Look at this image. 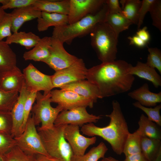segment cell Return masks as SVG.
<instances>
[{
    "label": "cell",
    "instance_id": "17",
    "mask_svg": "<svg viewBox=\"0 0 161 161\" xmlns=\"http://www.w3.org/2000/svg\"><path fill=\"white\" fill-rule=\"evenodd\" d=\"M61 89L72 91L88 99L94 103L100 98L97 87L88 80H83L71 82L60 87Z\"/></svg>",
    "mask_w": 161,
    "mask_h": 161
},
{
    "label": "cell",
    "instance_id": "26",
    "mask_svg": "<svg viewBox=\"0 0 161 161\" xmlns=\"http://www.w3.org/2000/svg\"><path fill=\"white\" fill-rule=\"evenodd\" d=\"M137 129L142 137L161 140V131L160 126L142 114L138 122Z\"/></svg>",
    "mask_w": 161,
    "mask_h": 161
},
{
    "label": "cell",
    "instance_id": "7",
    "mask_svg": "<svg viewBox=\"0 0 161 161\" xmlns=\"http://www.w3.org/2000/svg\"><path fill=\"white\" fill-rule=\"evenodd\" d=\"M14 138L17 145L27 154L48 156L36 128L33 115H30L21 134Z\"/></svg>",
    "mask_w": 161,
    "mask_h": 161
},
{
    "label": "cell",
    "instance_id": "4",
    "mask_svg": "<svg viewBox=\"0 0 161 161\" xmlns=\"http://www.w3.org/2000/svg\"><path fill=\"white\" fill-rule=\"evenodd\" d=\"M91 46L102 62L115 60L118 37L106 22L99 23L89 34Z\"/></svg>",
    "mask_w": 161,
    "mask_h": 161
},
{
    "label": "cell",
    "instance_id": "41",
    "mask_svg": "<svg viewBox=\"0 0 161 161\" xmlns=\"http://www.w3.org/2000/svg\"><path fill=\"white\" fill-rule=\"evenodd\" d=\"M37 93L36 92H30L25 101L24 108V117L23 131L30 115V112L31 111L33 104L36 100Z\"/></svg>",
    "mask_w": 161,
    "mask_h": 161
},
{
    "label": "cell",
    "instance_id": "30",
    "mask_svg": "<svg viewBox=\"0 0 161 161\" xmlns=\"http://www.w3.org/2000/svg\"><path fill=\"white\" fill-rule=\"evenodd\" d=\"M106 22L110 26L118 37L120 33L128 29L133 24L120 14L117 13H108Z\"/></svg>",
    "mask_w": 161,
    "mask_h": 161
},
{
    "label": "cell",
    "instance_id": "34",
    "mask_svg": "<svg viewBox=\"0 0 161 161\" xmlns=\"http://www.w3.org/2000/svg\"><path fill=\"white\" fill-rule=\"evenodd\" d=\"M133 105L135 107L139 108L144 112L149 120L159 126H161V116L160 113L161 109V104L156 105L153 108L143 106L137 101L133 103Z\"/></svg>",
    "mask_w": 161,
    "mask_h": 161
},
{
    "label": "cell",
    "instance_id": "27",
    "mask_svg": "<svg viewBox=\"0 0 161 161\" xmlns=\"http://www.w3.org/2000/svg\"><path fill=\"white\" fill-rule=\"evenodd\" d=\"M141 152L149 161H153L161 151V140L142 137Z\"/></svg>",
    "mask_w": 161,
    "mask_h": 161
},
{
    "label": "cell",
    "instance_id": "24",
    "mask_svg": "<svg viewBox=\"0 0 161 161\" xmlns=\"http://www.w3.org/2000/svg\"><path fill=\"white\" fill-rule=\"evenodd\" d=\"M16 56L5 41H0V73L11 70L16 67Z\"/></svg>",
    "mask_w": 161,
    "mask_h": 161
},
{
    "label": "cell",
    "instance_id": "40",
    "mask_svg": "<svg viewBox=\"0 0 161 161\" xmlns=\"http://www.w3.org/2000/svg\"><path fill=\"white\" fill-rule=\"evenodd\" d=\"M36 0H8L4 4L1 6L4 10L7 9H16L32 5Z\"/></svg>",
    "mask_w": 161,
    "mask_h": 161
},
{
    "label": "cell",
    "instance_id": "37",
    "mask_svg": "<svg viewBox=\"0 0 161 161\" xmlns=\"http://www.w3.org/2000/svg\"><path fill=\"white\" fill-rule=\"evenodd\" d=\"M11 27L12 20L10 13L5 12L0 19V41L11 35Z\"/></svg>",
    "mask_w": 161,
    "mask_h": 161
},
{
    "label": "cell",
    "instance_id": "23",
    "mask_svg": "<svg viewBox=\"0 0 161 161\" xmlns=\"http://www.w3.org/2000/svg\"><path fill=\"white\" fill-rule=\"evenodd\" d=\"M70 0H36L32 5L42 12L68 15Z\"/></svg>",
    "mask_w": 161,
    "mask_h": 161
},
{
    "label": "cell",
    "instance_id": "31",
    "mask_svg": "<svg viewBox=\"0 0 161 161\" xmlns=\"http://www.w3.org/2000/svg\"><path fill=\"white\" fill-rule=\"evenodd\" d=\"M141 135L137 130L133 133H129L124 144L123 153L125 156L141 152Z\"/></svg>",
    "mask_w": 161,
    "mask_h": 161
},
{
    "label": "cell",
    "instance_id": "13",
    "mask_svg": "<svg viewBox=\"0 0 161 161\" xmlns=\"http://www.w3.org/2000/svg\"><path fill=\"white\" fill-rule=\"evenodd\" d=\"M106 0H70L68 24H71L99 11Z\"/></svg>",
    "mask_w": 161,
    "mask_h": 161
},
{
    "label": "cell",
    "instance_id": "2",
    "mask_svg": "<svg viewBox=\"0 0 161 161\" xmlns=\"http://www.w3.org/2000/svg\"><path fill=\"white\" fill-rule=\"evenodd\" d=\"M112 104V112L106 115L110 119L108 126L101 127L93 123H89L81 126L80 131L83 134L89 136L102 137L109 143L115 153L121 155L123 153L126 140L130 132L119 103L114 100Z\"/></svg>",
    "mask_w": 161,
    "mask_h": 161
},
{
    "label": "cell",
    "instance_id": "1",
    "mask_svg": "<svg viewBox=\"0 0 161 161\" xmlns=\"http://www.w3.org/2000/svg\"><path fill=\"white\" fill-rule=\"evenodd\" d=\"M132 65L123 60L102 62L88 69L86 79L98 88L100 98L127 92L135 80L129 74Z\"/></svg>",
    "mask_w": 161,
    "mask_h": 161
},
{
    "label": "cell",
    "instance_id": "53",
    "mask_svg": "<svg viewBox=\"0 0 161 161\" xmlns=\"http://www.w3.org/2000/svg\"><path fill=\"white\" fill-rule=\"evenodd\" d=\"M1 77V73H0V81Z\"/></svg>",
    "mask_w": 161,
    "mask_h": 161
},
{
    "label": "cell",
    "instance_id": "28",
    "mask_svg": "<svg viewBox=\"0 0 161 161\" xmlns=\"http://www.w3.org/2000/svg\"><path fill=\"white\" fill-rule=\"evenodd\" d=\"M120 3L123 7L120 14L131 21L133 24L137 25L142 1L140 0H121Z\"/></svg>",
    "mask_w": 161,
    "mask_h": 161
},
{
    "label": "cell",
    "instance_id": "3",
    "mask_svg": "<svg viewBox=\"0 0 161 161\" xmlns=\"http://www.w3.org/2000/svg\"><path fill=\"white\" fill-rule=\"evenodd\" d=\"M108 11L106 2L97 13L89 15L71 24L55 27L51 37L64 44H70L77 38L83 37L90 34L97 23L106 22Z\"/></svg>",
    "mask_w": 161,
    "mask_h": 161
},
{
    "label": "cell",
    "instance_id": "38",
    "mask_svg": "<svg viewBox=\"0 0 161 161\" xmlns=\"http://www.w3.org/2000/svg\"><path fill=\"white\" fill-rule=\"evenodd\" d=\"M152 19V24L161 31V1L155 0L149 11Z\"/></svg>",
    "mask_w": 161,
    "mask_h": 161
},
{
    "label": "cell",
    "instance_id": "44",
    "mask_svg": "<svg viewBox=\"0 0 161 161\" xmlns=\"http://www.w3.org/2000/svg\"><path fill=\"white\" fill-rule=\"evenodd\" d=\"M123 161H149L141 152L126 156Z\"/></svg>",
    "mask_w": 161,
    "mask_h": 161
},
{
    "label": "cell",
    "instance_id": "19",
    "mask_svg": "<svg viewBox=\"0 0 161 161\" xmlns=\"http://www.w3.org/2000/svg\"><path fill=\"white\" fill-rule=\"evenodd\" d=\"M128 95L145 106H155L161 102V92L155 93L151 92L147 83L129 93Z\"/></svg>",
    "mask_w": 161,
    "mask_h": 161
},
{
    "label": "cell",
    "instance_id": "35",
    "mask_svg": "<svg viewBox=\"0 0 161 161\" xmlns=\"http://www.w3.org/2000/svg\"><path fill=\"white\" fill-rule=\"evenodd\" d=\"M12 127L11 111L0 110V134L11 136Z\"/></svg>",
    "mask_w": 161,
    "mask_h": 161
},
{
    "label": "cell",
    "instance_id": "25",
    "mask_svg": "<svg viewBox=\"0 0 161 161\" xmlns=\"http://www.w3.org/2000/svg\"><path fill=\"white\" fill-rule=\"evenodd\" d=\"M41 38L31 32L18 31L7 37L5 42L9 45L13 43L19 44L27 49H30L36 45Z\"/></svg>",
    "mask_w": 161,
    "mask_h": 161
},
{
    "label": "cell",
    "instance_id": "16",
    "mask_svg": "<svg viewBox=\"0 0 161 161\" xmlns=\"http://www.w3.org/2000/svg\"><path fill=\"white\" fill-rule=\"evenodd\" d=\"M24 83L23 74L17 66L11 70L1 74L0 89L3 91L19 93Z\"/></svg>",
    "mask_w": 161,
    "mask_h": 161
},
{
    "label": "cell",
    "instance_id": "18",
    "mask_svg": "<svg viewBox=\"0 0 161 161\" xmlns=\"http://www.w3.org/2000/svg\"><path fill=\"white\" fill-rule=\"evenodd\" d=\"M42 12L33 5L14 9L10 13L12 20L11 31L15 33L25 22L41 17Z\"/></svg>",
    "mask_w": 161,
    "mask_h": 161
},
{
    "label": "cell",
    "instance_id": "6",
    "mask_svg": "<svg viewBox=\"0 0 161 161\" xmlns=\"http://www.w3.org/2000/svg\"><path fill=\"white\" fill-rule=\"evenodd\" d=\"M50 93L45 95L40 92L37 93L36 103L32 108L35 125L41 124L38 128L49 129L54 125V122L59 113L63 110L60 106L53 107L51 105Z\"/></svg>",
    "mask_w": 161,
    "mask_h": 161
},
{
    "label": "cell",
    "instance_id": "42",
    "mask_svg": "<svg viewBox=\"0 0 161 161\" xmlns=\"http://www.w3.org/2000/svg\"><path fill=\"white\" fill-rule=\"evenodd\" d=\"M155 0H143L139 13L138 21L137 25L139 29L143 23L145 16L149 11L151 7Z\"/></svg>",
    "mask_w": 161,
    "mask_h": 161
},
{
    "label": "cell",
    "instance_id": "14",
    "mask_svg": "<svg viewBox=\"0 0 161 161\" xmlns=\"http://www.w3.org/2000/svg\"><path fill=\"white\" fill-rule=\"evenodd\" d=\"M65 138L70 145L73 154L82 155L87 149L96 141V136L89 138L81 135L79 126L72 125H66L64 130Z\"/></svg>",
    "mask_w": 161,
    "mask_h": 161
},
{
    "label": "cell",
    "instance_id": "21",
    "mask_svg": "<svg viewBox=\"0 0 161 161\" xmlns=\"http://www.w3.org/2000/svg\"><path fill=\"white\" fill-rule=\"evenodd\" d=\"M129 74L151 82L155 88H158L161 86L160 76L155 69L148 66L145 63L138 61L135 66L131 67Z\"/></svg>",
    "mask_w": 161,
    "mask_h": 161
},
{
    "label": "cell",
    "instance_id": "20",
    "mask_svg": "<svg viewBox=\"0 0 161 161\" xmlns=\"http://www.w3.org/2000/svg\"><path fill=\"white\" fill-rule=\"evenodd\" d=\"M51 45V37H44L41 38L32 49L25 52L23 58L25 61L43 62L49 56V48Z\"/></svg>",
    "mask_w": 161,
    "mask_h": 161
},
{
    "label": "cell",
    "instance_id": "12",
    "mask_svg": "<svg viewBox=\"0 0 161 161\" xmlns=\"http://www.w3.org/2000/svg\"><path fill=\"white\" fill-rule=\"evenodd\" d=\"M101 118L100 116L89 114L86 107H79L62 111L57 116L54 124H70L82 126L87 123H96Z\"/></svg>",
    "mask_w": 161,
    "mask_h": 161
},
{
    "label": "cell",
    "instance_id": "11",
    "mask_svg": "<svg viewBox=\"0 0 161 161\" xmlns=\"http://www.w3.org/2000/svg\"><path fill=\"white\" fill-rule=\"evenodd\" d=\"M50 94L51 102L57 103L63 110L79 107H93L94 103L92 101L72 91L55 89L52 90Z\"/></svg>",
    "mask_w": 161,
    "mask_h": 161
},
{
    "label": "cell",
    "instance_id": "49",
    "mask_svg": "<svg viewBox=\"0 0 161 161\" xmlns=\"http://www.w3.org/2000/svg\"><path fill=\"white\" fill-rule=\"evenodd\" d=\"M153 161H161V151L160 152L156 158Z\"/></svg>",
    "mask_w": 161,
    "mask_h": 161
},
{
    "label": "cell",
    "instance_id": "10",
    "mask_svg": "<svg viewBox=\"0 0 161 161\" xmlns=\"http://www.w3.org/2000/svg\"><path fill=\"white\" fill-rule=\"evenodd\" d=\"M87 70L83 60L79 58L73 64L56 71L52 75L54 88H60L66 84L85 79Z\"/></svg>",
    "mask_w": 161,
    "mask_h": 161
},
{
    "label": "cell",
    "instance_id": "29",
    "mask_svg": "<svg viewBox=\"0 0 161 161\" xmlns=\"http://www.w3.org/2000/svg\"><path fill=\"white\" fill-rule=\"evenodd\" d=\"M108 148L103 142L96 146L92 148L89 151L82 155H73L71 161H98L105 157Z\"/></svg>",
    "mask_w": 161,
    "mask_h": 161
},
{
    "label": "cell",
    "instance_id": "43",
    "mask_svg": "<svg viewBox=\"0 0 161 161\" xmlns=\"http://www.w3.org/2000/svg\"><path fill=\"white\" fill-rule=\"evenodd\" d=\"M106 3L109 13H121L122 9L120 6L118 0H106Z\"/></svg>",
    "mask_w": 161,
    "mask_h": 161
},
{
    "label": "cell",
    "instance_id": "39",
    "mask_svg": "<svg viewBox=\"0 0 161 161\" xmlns=\"http://www.w3.org/2000/svg\"><path fill=\"white\" fill-rule=\"evenodd\" d=\"M16 142L11 135L0 134V153L4 154L15 146Z\"/></svg>",
    "mask_w": 161,
    "mask_h": 161
},
{
    "label": "cell",
    "instance_id": "45",
    "mask_svg": "<svg viewBox=\"0 0 161 161\" xmlns=\"http://www.w3.org/2000/svg\"><path fill=\"white\" fill-rule=\"evenodd\" d=\"M136 35L146 43L150 40V35L147 30V27L145 26L138 30L136 32Z\"/></svg>",
    "mask_w": 161,
    "mask_h": 161
},
{
    "label": "cell",
    "instance_id": "32",
    "mask_svg": "<svg viewBox=\"0 0 161 161\" xmlns=\"http://www.w3.org/2000/svg\"><path fill=\"white\" fill-rule=\"evenodd\" d=\"M3 155L5 161H35V155L25 153L17 145Z\"/></svg>",
    "mask_w": 161,
    "mask_h": 161
},
{
    "label": "cell",
    "instance_id": "47",
    "mask_svg": "<svg viewBox=\"0 0 161 161\" xmlns=\"http://www.w3.org/2000/svg\"><path fill=\"white\" fill-rule=\"evenodd\" d=\"M35 161H62L61 160L49 155L38 154L35 155Z\"/></svg>",
    "mask_w": 161,
    "mask_h": 161
},
{
    "label": "cell",
    "instance_id": "5",
    "mask_svg": "<svg viewBox=\"0 0 161 161\" xmlns=\"http://www.w3.org/2000/svg\"><path fill=\"white\" fill-rule=\"evenodd\" d=\"M66 125H54L51 128L38 131L48 155L62 161H71L73 155L72 148L64 136Z\"/></svg>",
    "mask_w": 161,
    "mask_h": 161
},
{
    "label": "cell",
    "instance_id": "48",
    "mask_svg": "<svg viewBox=\"0 0 161 161\" xmlns=\"http://www.w3.org/2000/svg\"><path fill=\"white\" fill-rule=\"evenodd\" d=\"M99 161H121L116 159L112 157H104L101 160Z\"/></svg>",
    "mask_w": 161,
    "mask_h": 161
},
{
    "label": "cell",
    "instance_id": "15",
    "mask_svg": "<svg viewBox=\"0 0 161 161\" xmlns=\"http://www.w3.org/2000/svg\"><path fill=\"white\" fill-rule=\"evenodd\" d=\"M30 93L26 88L24 83L18 99L11 111L12 119L11 136L13 138L19 136L23 132L24 104Z\"/></svg>",
    "mask_w": 161,
    "mask_h": 161
},
{
    "label": "cell",
    "instance_id": "36",
    "mask_svg": "<svg viewBox=\"0 0 161 161\" xmlns=\"http://www.w3.org/2000/svg\"><path fill=\"white\" fill-rule=\"evenodd\" d=\"M147 62L145 64L148 66L157 69L161 74V52L157 48H148Z\"/></svg>",
    "mask_w": 161,
    "mask_h": 161
},
{
    "label": "cell",
    "instance_id": "8",
    "mask_svg": "<svg viewBox=\"0 0 161 161\" xmlns=\"http://www.w3.org/2000/svg\"><path fill=\"white\" fill-rule=\"evenodd\" d=\"M23 73L25 86L30 92L42 91L46 95L54 88L52 75L42 73L31 63L24 69Z\"/></svg>",
    "mask_w": 161,
    "mask_h": 161
},
{
    "label": "cell",
    "instance_id": "9",
    "mask_svg": "<svg viewBox=\"0 0 161 161\" xmlns=\"http://www.w3.org/2000/svg\"><path fill=\"white\" fill-rule=\"evenodd\" d=\"M51 38L49 56L43 61L50 68L56 72L70 66L79 59L66 50L63 43L57 39Z\"/></svg>",
    "mask_w": 161,
    "mask_h": 161
},
{
    "label": "cell",
    "instance_id": "52",
    "mask_svg": "<svg viewBox=\"0 0 161 161\" xmlns=\"http://www.w3.org/2000/svg\"><path fill=\"white\" fill-rule=\"evenodd\" d=\"M0 161H5L4 160L2 154L0 153Z\"/></svg>",
    "mask_w": 161,
    "mask_h": 161
},
{
    "label": "cell",
    "instance_id": "22",
    "mask_svg": "<svg viewBox=\"0 0 161 161\" xmlns=\"http://www.w3.org/2000/svg\"><path fill=\"white\" fill-rule=\"evenodd\" d=\"M37 21V28L39 32L45 31L51 26L57 27L68 24L67 15L44 12H42L41 17Z\"/></svg>",
    "mask_w": 161,
    "mask_h": 161
},
{
    "label": "cell",
    "instance_id": "50",
    "mask_svg": "<svg viewBox=\"0 0 161 161\" xmlns=\"http://www.w3.org/2000/svg\"><path fill=\"white\" fill-rule=\"evenodd\" d=\"M5 12L4 10L1 8V6H0V19L3 16Z\"/></svg>",
    "mask_w": 161,
    "mask_h": 161
},
{
    "label": "cell",
    "instance_id": "33",
    "mask_svg": "<svg viewBox=\"0 0 161 161\" xmlns=\"http://www.w3.org/2000/svg\"><path fill=\"white\" fill-rule=\"evenodd\" d=\"M17 92H8L0 89V110L11 111L18 97Z\"/></svg>",
    "mask_w": 161,
    "mask_h": 161
},
{
    "label": "cell",
    "instance_id": "46",
    "mask_svg": "<svg viewBox=\"0 0 161 161\" xmlns=\"http://www.w3.org/2000/svg\"><path fill=\"white\" fill-rule=\"evenodd\" d=\"M128 38L130 41V44L135 45L138 47H143L146 43L136 35L132 37L129 36Z\"/></svg>",
    "mask_w": 161,
    "mask_h": 161
},
{
    "label": "cell",
    "instance_id": "51",
    "mask_svg": "<svg viewBox=\"0 0 161 161\" xmlns=\"http://www.w3.org/2000/svg\"><path fill=\"white\" fill-rule=\"evenodd\" d=\"M8 0H0V3L2 5L5 4L8 1Z\"/></svg>",
    "mask_w": 161,
    "mask_h": 161
}]
</instances>
